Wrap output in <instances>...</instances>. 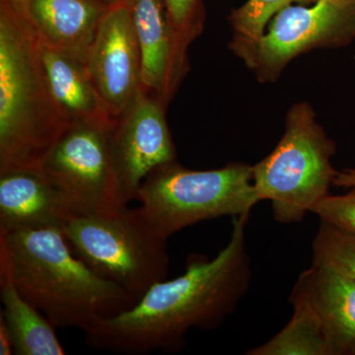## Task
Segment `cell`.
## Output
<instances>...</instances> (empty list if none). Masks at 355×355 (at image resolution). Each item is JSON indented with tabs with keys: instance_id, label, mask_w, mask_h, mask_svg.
I'll return each instance as SVG.
<instances>
[{
	"instance_id": "cell-18",
	"label": "cell",
	"mask_w": 355,
	"mask_h": 355,
	"mask_svg": "<svg viewBox=\"0 0 355 355\" xmlns=\"http://www.w3.org/2000/svg\"><path fill=\"white\" fill-rule=\"evenodd\" d=\"M312 257L313 263L355 280V235L321 221L313 239Z\"/></svg>"
},
{
	"instance_id": "cell-10",
	"label": "cell",
	"mask_w": 355,
	"mask_h": 355,
	"mask_svg": "<svg viewBox=\"0 0 355 355\" xmlns=\"http://www.w3.org/2000/svg\"><path fill=\"white\" fill-rule=\"evenodd\" d=\"M355 39V8L331 0H317L314 6H287L277 13L270 32L250 51L252 64L279 70L292 58L313 46L345 44Z\"/></svg>"
},
{
	"instance_id": "cell-14",
	"label": "cell",
	"mask_w": 355,
	"mask_h": 355,
	"mask_svg": "<svg viewBox=\"0 0 355 355\" xmlns=\"http://www.w3.org/2000/svg\"><path fill=\"white\" fill-rule=\"evenodd\" d=\"M38 39L46 83L70 125L83 123L112 127L114 120L96 90L85 64L55 50L39 36Z\"/></svg>"
},
{
	"instance_id": "cell-12",
	"label": "cell",
	"mask_w": 355,
	"mask_h": 355,
	"mask_svg": "<svg viewBox=\"0 0 355 355\" xmlns=\"http://www.w3.org/2000/svg\"><path fill=\"white\" fill-rule=\"evenodd\" d=\"M292 292L316 313L331 354L349 355L355 345V280L312 263L299 275Z\"/></svg>"
},
{
	"instance_id": "cell-11",
	"label": "cell",
	"mask_w": 355,
	"mask_h": 355,
	"mask_svg": "<svg viewBox=\"0 0 355 355\" xmlns=\"http://www.w3.org/2000/svg\"><path fill=\"white\" fill-rule=\"evenodd\" d=\"M64 198L39 169L0 174V231L64 227Z\"/></svg>"
},
{
	"instance_id": "cell-24",
	"label": "cell",
	"mask_w": 355,
	"mask_h": 355,
	"mask_svg": "<svg viewBox=\"0 0 355 355\" xmlns=\"http://www.w3.org/2000/svg\"><path fill=\"white\" fill-rule=\"evenodd\" d=\"M9 1L11 2L14 8H15L21 15L29 19L30 0H9Z\"/></svg>"
},
{
	"instance_id": "cell-23",
	"label": "cell",
	"mask_w": 355,
	"mask_h": 355,
	"mask_svg": "<svg viewBox=\"0 0 355 355\" xmlns=\"http://www.w3.org/2000/svg\"><path fill=\"white\" fill-rule=\"evenodd\" d=\"M334 186L345 189L355 188V169L338 172L334 180Z\"/></svg>"
},
{
	"instance_id": "cell-20",
	"label": "cell",
	"mask_w": 355,
	"mask_h": 355,
	"mask_svg": "<svg viewBox=\"0 0 355 355\" xmlns=\"http://www.w3.org/2000/svg\"><path fill=\"white\" fill-rule=\"evenodd\" d=\"M311 1L314 0H249L246 4L235 10L230 20L237 34L236 42L242 40V51L246 53L245 57L249 55L259 40L263 36L265 26L273 14L279 13L293 2Z\"/></svg>"
},
{
	"instance_id": "cell-6",
	"label": "cell",
	"mask_w": 355,
	"mask_h": 355,
	"mask_svg": "<svg viewBox=\"0 0 355 355\" xmlns=\"http://www.w3.org/2000/svg\"><path fill=\"white\" fill-rule=\"evenodd\" d=\"M335 146L315 121L307 105H298L287 119L286 130L268 157L253 166L260 202L272 203L273 218L296 223L329 195L338 171L331 163Z\"/></svg>"
},
{
	"instance_id": "cell-16",
	"label": "cell",
	"mask_w": 355,
	"mask_h": 355,
	"mask_svg": "<svg viewBox=\"0 0 355 355\" xmlns=\"http://www.w3.org/2000/svg\"><path fill=\"white\" fill-rule=\"evenodd\" d=\"M0 298L6 320L18 355H64L55 327L41 311L18 291L10 277L0 272Z\"/></svg>"
},
{
	"instance_id": "cell-8",
	"label": "cell",
	"mask_w": 355,
	"mask_h": 355,
	"mask_svg": "<svg viewBox=\"0 0 355 355\" xmlns=\"http://www.w3.org/2000/svg\"><path fill=\"white\" fill-rule=\"evenodd\" d=\"M165 105L144 88L114 120L110 149L125 202L137 200L140 187L154 170L176 161Z\"/></svg>"
},
{
	"instance_id": "cell-19",
	"label": "cell",
	"mask_w": 355,
	"mask_h": 355,
	"mask_svg": "<svg viewBox=\"0 0 355 355\" xmlns=\"http://www.w3.org/2000/svg\"><path fill=\"white\" fill-rule=\"evenodd\" d=\"M174 46V83L178 86L186 69V50L202 26L200 0H163Z\"/></svg>"
},
{
	"instance_id": "cell-2",
	"label": "cell",
	"mask_w": 355,
	"mask_h": 355,
	"mask_svg": "<svg viewBox=\"0 0 355 355\" xmlns=\"http://www.w3.org/2000/svg\"><path fill=\"white\" fill-rule=\"evenodd\" d=\"M0 272L55 328L87 333L135 305L72 252L60 228L0 231Z\"/></svg>"
},
{
	"instance_id": "cell-4",
	"label": "cell",
	"mask_w": 355,
	"mask_h": 355,
	"mask_svg": "<svg viewBox=\"0 0 355 355\" xmlns=\"http://www.w3.org/2000/svg\"><path fill=\"white\" fill-rule=\"evenodd\" d=\"M72 252L103 279L137 302L166 279L169 254L165 236L140 207L72 216L62 228Z\"/></svg>"
},
{
	"instance_id": "cell-9",
	"label": "cell",
	"mask_w": 355,
	"mask_h": 355,
	"mask_svg": "<svg viewBox=\"0 0 355 355\" xmlns=\"http://www.w3.org/2000/svg\"><path fill=\"white\" fill-rule=\"evenodd\" d=\"M85 65L107 111L116 120L141 87V55L127 0L110 6Z\"/></svg>"
},
{
	"instance_id": "cell-7",
	"label": "cell",
	"mask_w": 355,
	"mask_h": 355,
	"mask_svg": "<svg viewBox=\"0 0 355 355\" xmlns=\"http://www.w3.org/2000/svg\"><path fill=\"white\" fill-rule=\"evenodd\" d=\"M112 127L71 123L40 163L38 169L60 191L72 216L128 205L110 149Z\"/></svg>"
},
{
	"instance_id": "cell-1",
	"label": "cell",
	"mask_w": 355,
	"mask_h": 355,
	"mask_svg": "<svg viewBox=\"0 0 355 355\" xmlns=\"http://www.w3.org/2000/svg\"><path fill=\"white\" fill-rule=\"evenodd\" d=\"M249 217H234L228 244L214 259L190 257L183 275L157 282L130 309L99 320L85 333L89 347L119 354H171L183 349L189 331L218 328L251 284Z\"/></svg>"
},
{
	"instance_id": "cell-22",
	"label": "cell",
	"mask_w": 355,
	"mask_h": 355,
	"mask_svg": "<svg viewBox=\"0 0 355 355\" xmlns=\"http://www.w3.org/2000/svg\"><path fill=\"white\" fill-rule=\"evenodd\" d=\"M0 354H14V345L10 331H9L6 320L1 314H0Z\"/></svg>"
},
{
	"instance_id": "cell-26",
	"label": "cell",
	"mask_w": 355,
	"mask_h": 355,
	"mask_svg": "<svg viewBox=\"0 0 355 355\" xmlns=\"http://www.w3.org/2000/svg\"><path fill=\"white\" fill-rule=\"evenodd\" d=\"M105 3L108 4V6H113V4L118 3V2L123 1V0H103Z\"/></svg>"
},
{
	"instance_id": "cell-27",
	"label": "cell",
	"mask_w": 355,
	"mask_h": 355,
	"mask_svg": "<svg viewBox=\"0 0 355 355\" xmlns=\"http://www.w3.org/2000/svg\"><path fill=\"white\" fill-rule=\"evenodd\" d=\"M349 355H355V345L354 347V349H352V352H350Z\"/></svg>"
},
{
	"instance_id": "cell-15",
	"label": "cell",
	"mask_w": 355,
	"mask_h": 355,
	"mask_svg": "<svg viewBox=\"0 0 355 355\" xmlns=\"http://www.w3.org/2000/svg\"><path fill=\"white\" fill-rule=\"evenodd\" d=\"M141 55V87L167 107L176 91L174 46L163 0H127Z\"/></svg>"
},
{
	"instance_id": "cell-25",
	"label": "cell",
	"mask_w": 355,
	"mask_h": 355,
	"mask_svg": "<svg viewBox=\"0 0 355 355\" xmlns=\"http://www.w3.org/2000/svg\"><path fill=\"white\" fill-rule=\"evenodd\" d=\"M331 1L340 6L355 8V0H331Z\"/></svg>"
},
{
	"instance_id": "cell-13",
	"label": "cell",
	"mask_w": 355,
	"mask_h": 355,
	"mask_svg": "<svg viewBox=\"0 0 355 355\" xmlns=\"http://www.w3.org/2000/svg\"><path fill=\"white\" fill-rule=\"evenodd\" d=\"M110 6L103 0H30L29 20L44 43L85 64Z\"/></svg>"
},
{
	"instance_id": "cell-17",
	"label": "cell",
	"mask_w": 355,
	"mask_h": 355,
	"mask_svg": "<svg viewBox=\"0 0 355 355\" xmlns=\"http://www.w3.org/2000/svg\"><path fill=\"white\" fill-rule=\"evenodd\" d=\"M293 314L286 326L248 355H331L323 326L302 296L291 292Z\"/></svg>"
},
{
	"instance_id": "cell-21",
	"label": "cell",
	"mask_w": 355,
	"mask_h": 355,
	"mask_svg": "<svg viewBox=\"0 0 355 355\" xmlns=\"http://www.w3.org/2000/svg\"><path fill=\"white\" fill-rule=\"evenodd\" d=\"M312 214L320 220L355 235V188L345 195H327L315 205Z\"/></svg>"
},
{
	"instance_id": "cell-3",
	"label": "cell",
	"mask_w": 355,
	"mask_h": 355,
	"mask_svg": "<svg viewBox=\"0 0 355 355\" xmlns=\"http://www.w3.org/2000/svg\"><path fill=\"white\" fill-rule=\"evenodd\" d=\"M69 125L46 83L36 30L0 0V174L38 169Z\"/></svg>"
},
{
	"instance_id": "cell-5",
	"label": "cell",
	"mask_w": 355,
	"mask_h": 355,
	"mask_svg": "<svg viewBox=\"0 0 355 355\" xmlns=\"http://www.w3.org/2000/svg\"><path fill=\"white\" fill-rule=\"evenodd\" d=\"M137 200L144 216L168 239L202 221L250 216L260 202L251 166L235 163L220 169L196 171L177 161L148 175Z\"/></svg>"
}]
</instances>
